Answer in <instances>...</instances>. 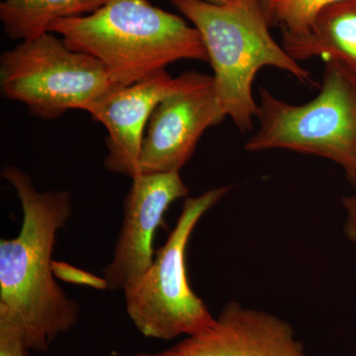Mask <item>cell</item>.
<instances>
[{
	"mask_svg": "<svg viewBox=\"0 0 356 356\" xmlns=\"http://www.w3.org/2000/svg\"><path fill=\"white\" fill-rule=\"evenodd\" d=\"M1 177L17 193L23 211L19 235L0 241V327L16 332L30 350H48L76 327L79 305L56 281L53 252L58 232L72 215L67 191H38L15 165Z\"/></svg>",
	"mask_w": 356,
	"mask_h": 356,
	"instance_id": "cell-1",
	"label": "cell"
},
{
	"mask_svg": "<svg viewBox=\"0 0 356 356\" xmlns=\"http://www.w3.org/2000/svg\"><path fill=\"white\" fill-rule=\"evenodd\" d=\"M70 50L97 58L117 88H125L180 60L209 62L195 27L149 0H110L83 17L51 23Z\"/></svg>",
	"mask_w": 356,
	"mask_h": 356,
	"instance_id": "cell-2",
	"label": "cell"
},
{
	"mask_svg": "<svg viewBox=\"0 0 356 356\" xmlns=\"http://www.w3.org/2000/svg\"><path fill=\"white\" fill-rule=\"evenodd\" d=\"M170 1L198 30L214 70L218 99L242 132L252 130L259 116L252 84L262 67L284 70L306 86H316L310 72L271 36L261 0H231L222 6L205 0Z\"/></svg>",
	"mask_w": 356,
	"mask_h": 356,
	"instance_id": "cell-3",
	"label": "cell"
},
{
	"mask_svg": "<svg viewBox=\"0 0 356 356\" xmlns=\"http://www.w3.org/2000/svg\"><path fill=\"white\" fill-rule=\"evenodd\" d=\"M325 63L320 92L306 104H289L259 89L261 127L245 149L322 156L341 166L356 189V74L337 60Z\"/></svg>",
	"mask_w": 356,
	"mask_h": 356,
	"instance_id": "cell-4",
	"label": "cell"
},
{
	"mask_svg": "<svg viewBox=\"0 0 356 356\" xmlns=\"http://www.w3.org/2000/svg\"><path fill=\"white\" fill-rule=\"evenodd\" d=\"M231 187H217L197 197H187L168 240L154 255L151 267L123 290L126 311L136 329L146 337L170 341L193 336L214 324L203 300L191 289L186 250L199 220Z\"/></svg>",
	"mask_w": 356,
	"mask_h": 356,
	"instance_id": "cell-5",
	"label": "cell"
},
{
	"mask_svg": "<svg viewBox=\"0 0 356 356\" xmlns=\"http://www.w3.org/2000/svg\"><path fill=\"white\" fill-rule=\"evenodd\" d=\"M117 88L97 58L70 50L48 32L4 51L0 89L7 99L23 103L33 116L55 120L70 110L86 111Z\"/></svg>",
	"mask_w": 356,
	"mask_h": 356,
	"instance_id": "cell-6",
	"label": "cell"
},
{
	"mask_svg": "<svg viewBox=\"0 0 356 356\" xmlns=\"http://www.w3.org/2000/svg\"><path fill=\"white\" fill-rule=\"evenodd\" d=\"M226 116L217 97L214 77L191 70L184 88L161 100L147 122L139 175L179 172L205 131Z\"/></svg>",
	"mask_w": 356,
	"mask_h": 356,
	"instance_id": "cell-7",
	"label": "cell"
},
{
	"mask_svg": "<svg viewBox=\"0 0 356 356\" xmlns=\"http://www.w3.org/2000/svg\"><path fill=\"white\" fill-rule=\"evenodd\" d=\"M189 188L179 172L139 175L132 179L123 203V222L113 257L103 269L110 290H124L139 280L153 264L154 235L165 224L166 210L187 197Z\"/></svg>",
	"mask_w": 356,
	"mask_h": 356,
	"instance_id": "cell-8",
	"label": "cell"
},
{
	"mask_svg": "<svg viewBox=\"0 0 356 356\" xmlns=\"http://www.w3.org/2000/svg\"><path fill=\"white\" fill-rule=\"evenodd\" d=\"M189 77L191 70L173 79L161 70L138 83L113 89L88 107L86 112L108 132L104 161L108 172L131 179L139 175L140 149L152 113L161 100L184 88Z\"/></svg>",
	"mask_w": 356,
	"mask_h": 356,
	"instance_id": "cell-9",
	"label": "cell"
},
{
	"mask_svg": "<svg viewBox=\"0 0 356 356\" xmlns=\"http://www.w3.org/2000/svg\"><path fill=\"white\" fill-rule=\"evenodd\" d=\"M137 356H307L291 325L229 302L214 324L170 348Z\"/></svg>",
	"mask_w": 356,
	"mask_h": 356,
	"instance_id": "cell-10",
	"label": "cell"
},
{
	"mask_svg": "<svg viewBox=\"0 0 356 356\" xmlns=\"http://www.w3.org/2000/svg\"><path fill=\"white\" fill-rule=\"evenodd\" d=\"M281 46L296 62L320 57L356 74V0L323 7L305 32L282 31Z\"/></svg>",
	"mask_w": 356,
	"mask_h": 356,
	"instance_id": "cell-11",
	"label": "cell"
},
{
	"mask_svg": "<svg viewBox=\"0 0 356 356\" xmlns=\"http://www.w3.org/2000/svg\"><path fill=\"white\" fill-rule=\"evenodd\" d=\"M110 0H3L0 20L7 36L30 40L49 32L51 23L83 17L99 10Z\"/></svg>",
	"mask_w": 356,
	"mask_h": 356,
	"instance_id": "cell-12",
	"label": "cell"
},
{
	"mask_svg": "<svg viewBox=\"0 0 356 356\" xmlns=\"http://www.w3.org/2000/svg\"><path fill=\"white\" fill-rule=\"evenodd\" d=\"M339 1L343 0H275L273 26L281 25L282 31L305 32L323 7Z\"/></svg>",
	"mask_w": 356,
	"mask_h": 356,
	"instance_id": "cell-13",
	"label": "cell"
},
{
	"mask_svg": "<svg viewBox=\"0 0 356 356\" xmlns=\"http://www.w3.org/2000/svg\"><path fill=\"white\" fill-rule=\"evenodd\" d=\"M51 267H53L55 277L64 281V282L88 286L97 290L108 289V283L103 276L99 277L95 274L72 266L67 262L53 261Z\"/></svg>",
	"mask_w": 356,
	"mask_h": 356,
	"instance_id": "cell-14",
	"label": "cell"
},
{
	"mask_svg": "<svg viewBox=\"0 0 356 356\" xmlns=\"http://www.w3.org/2000/svg\"><path fill=\"white\" fill-rule=\"evenodd\" d=\"M29 351L16 332L0 327V356H30Z\"/></svg>",
	"mask_w": 356,
	"mask_h": 356,
	"instance_id": "cell-15",
	"label": "cell"
},
{
	"mask_svg": "<svg viewBox=\"0 0 356 356\" xmlns=\"http://www.w3.org/2000/svg\"><path fill=\"white\" fill-rule=\"evenodd\" d=\"M344 209L346 211L344 233L348 240L356 243V195L343 199Z\"/></svg>",
	"mask_w": 356,
	"mask_h": 356,
	"instance_id": "cell-16",
	"label": "cell"
},
{
	"mask_svg": "<svg viewBox=\"0 0 356 356\" xmlns=\"http://www.w3.org/2000/svg\"><path fill=\"white\" fill-rule=\"evenodd\" d=\"M262 8H264V13H266L267 21L269 25L273 26V6L275 0H261Z\"/></svg>",
	"mask_w": 356,
	"mask_h": 356,
	"instance_id": "cell-17",
	"label": "cell"
},
{
	"mask_svg": "<svg viewBox=\"0 0 356 356\" xmlns=\"http://www.w3.org/2000/svg\"><path fill=\"white\" fill-rule=\"evenodd\" d=\"M205 1L210 2V3L217 4V6H222V4L228 3L231 0H205Z\"/></svg>",
	"mask_w": 356,
	"mask_h": 356,
	"instance_id": "cell-18",
	"label": "cell"
}]
</instances>
